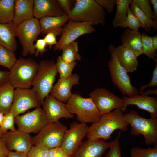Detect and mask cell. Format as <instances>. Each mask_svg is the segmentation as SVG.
<instances>
[{
  "label": "cell",
  "instance_id": "9a60e30c",
  "mask_svg": "<svg viewBox=\"0 0 157 157\" xmlns=\"http://www.w3.org/2000/svg\"><path fill=\"white\" fill-rule=\"evenodd\" d=\"M1 137L9 151L26 154L33 145L29 134L18 130L7 131Z\"/></svg>",
  "mask_w": 157,
  "mask_h": 157
},
{
  "label": "cell",
  "instance_id": "5b68a950",
  "mask_svg": "<svg viewBox=\"0 0 157 157\" xmlns=\"http://www.w3.org/2000/svg\"><path fill=\"white\" fill-rule=\"evenodd\" d=\"M111 54L108 66L112 81L122 92L123 96L131 97L139 94V91L131 84L128 72L119 63L116 53V47L113 45L109 46Z\"/></svg>",
  "mask_w": 157,
  "mask_h": 157
},
{
  "label": "cell",
  "instance_id": "8992f818",
  "mask_svg": "<svg viewBox=\"0 0 157 157\" xmlns=\"http://www.w3.org/2000/svg\"><path fill=\"white\" fill-rule=\"evenodd\" d=\"M69 111L77 115L80 122L86 124L98 121L101 115L90 97L84 98L77 93L72 95L65 104Z\"/></svg>",
  "mask_w": 157,
  "mask_h": 157
},
{
  "label": "cell",
  "instance_id": "9c48e42d",
  "mask_svg": "<svg viewBox=\"0 0 157 157\" xmlns=\"http://www.w3.org/2000/svg\"><path fill=\"white\" fill-rule=\"evenodd\" d=\"M67 129L59 121L48 124L36 135L31 137L33 145H41L49 149L61 146Z\"/></svg>",
  "mask_w": 157,
  "mask_h": 157
},
{
  "label": "cell",
  "instance_id": "8fae6325",
  "mask_svg": "<svg viewBox=\"0 0 157 157\" xmlns=\"http://www.w3.org/2000/svg\"><path fill=\"white\" fill-rule=\"evenodd\" d=\"M89 96L101 115L116 109L120 110L123 112L126 110L123 99L106 88H97L90 92Z\"/></svg>",
  "mask_w": 157,
  "mask_h": 157
},
{
  "label": "cell",
  "instance_id": "681fc988",
  "mask_svg": "<svg viewBox=\"0 0 157 157\" xmlns=\"http://www.w3.org/2000/svg\"><path fill=\"white\" fill-rule=\"evenodd\" d=\"M7 157H27L26 154L15 151H9Z\"/></svg>",
  "mask_w": 157,
  "mask_h": 157
},
{
  "label": "cell",
  "instance_id": "f546056e",
  "mask_svg": "<svg viewBox=\"0 0 157 157\" xmlns=\"http://www.w3.org/2000/svg\"><path fill=\"white\" fill-rule=\"evenodd\" d=\"M62 50V53L61 56L66 62L72 63L81 60L77 42L74 41L64 47Z\"/></svg>",
  "mask_w": 157,
  "mask_h": 157
},
{
  "label": "cell",
  "instance_id": "f35d334b",
  "mask_svg": "<svg viewBox=\"0 0 157 157\" xmlns=\"http://www.w3.org/2000/svg\"><path fill=\"white\" fill-rule=\"evenodd\" d=\"M132 2L136 4L148 17L153 19V11L149 0H132Z\"/></svg>",
  "mask_w": 157,
  "mask_h": 157
},
{
  "label": "cell",
  "instance_id": "d6986e66",
  "mask_svg": "<svg viewBox=\"0 0 157 157\" xmlns=\"http://www.w3.org/2000/svg\"><path fill=\"white\" fill-rule=\"evenodd\" d=\"M125 108L129 105H135L139 108L147 111L151 118L157 119V97L139 94L132 97L123 96Z\"/></svg>",
  "mask_w": 157,
  "mask_h": 157
},
{
  "label": "cell",
  "instance_id": "b9f144b4",
  "mask_svg": "<svg viewBox=\"0 0 157 157\" xmlns=\"http://www.w3.org/2000/svg\"><path fill=\"white\" fill-rule=\"evenodd\" d=\"M155 68L153 71L152 77L151 80L147 84L141 86L139 90L140 93L143 92L145 88L150 87H157V60L156 62Z\"/></svg>",
  "mask_w": 157,
  "mask_h": 157
},
{
  "label": "cell",
  "instance_id": "4dcf8cb0",
  "mask_svg": "<svg viewBox=\"0 0 157 157\" xmlns=\"http://www.w3.org/2000/svg\"><path fill=\"white\" fill-rule=\"evenodd\" d=\"M17 60L14 52L0 44V65L10 71Z\"/></svg>",
  "mask_w": 157,
  "mask_h": 157
},
{
  "label": "cell",
  "instance_id": "ffe728a7",
  "mask_svg": "<svg viewBox=\"0 0 157 157\" xmlns=\"http://www.w3.org/2000/svg\"><path fill=\"white\" fill-rule=\"evenodd\" d=\"M65 15L57 0H34V18L39 20L47 17H58Z\"/></svg>",
  "mask_w": 157,
  "mask_h": 157
},
{
  "label": "cell",
  "instance_id": "484cf974",
  "mask_svg": "<svg viewBox=\"0 0 157 157\" xmlns=\"http://www.w3.org/2000/svg\"><path fill=\"white\" fill-rule=\"evenodd\" d=\"M15 88L8 81L0 85V112L10 111L14 97Z\"/></svg>",
  "mask_w": 157,
  "mask_h": 157
},
{
  "label": "cell",
  "instance_id": "d4e9b609",
  "mask_svg": "<svg viewBox=\"0 0 157 157\" xmlns=\"http://www.w3.org/2000/svg\"><path fill=\"white\" fill-rule=\"evenodd\" d=\"M117 58L121 65L128 72H133L137 69L138 57L131 50L120 45L116 47Z\"/></svg>",
  "mask_w": 157,
  "mask_h": 157
},
{
  "label": "cell",
  "instance_id": "f6af8a7d",
  "mask_svg": "<svg viewBox=\"0 0 157 157\" xmlns=\"http://www.w3.org/2000/svg\"><path fill=\"white\" fill-rule=\"evenodd\" d=\"M56 36L55 34L51 32L48 33L45 35L44 39L47 46L49 47V49H51L53 46H55L57 44Z\"/></svg>",
  "mask_w": 157,
  "mask_h": 157
},
{
  "label": "cell",
  "instance_id": "f5cc1de1",
  "mask_svg": "<svg viewBox=\"0 0 157 157\" xmlns=\"http://www.w3.org/2000/svg\"><path fill=\"white\" fill-rule=\"evenodd\" d=\"M4 114L3 113L0 112V126L1 125L3 122L4 117Z\"/></svg>",
  "mask_w": 157,
  "mask_h": 157
},
{
  "label": "cell",
  "instance_id": "f1b7e54d",
  "mask_svg": "<svg viewBox=\"0 0 157 157\" xmlns=\"http://www.w3.org/2000/svg\"><path fill=\"white\" fill-rule=\"evenodd\" d=\"M15 0H0V23L13 22Z\"/></svg>",
  "mask_w": 157,
  "mask_h": 157
},
{
  "label": "cell",
  "instance_id": "44dd1931",
  "mask_svg": "<svg viewBox=\"0 0 157 157\" xmlns=\"http://www.w3.org/2000/svg\"><path fill=\"white\" fill-rule=\"evenodd\" d=\"M34 0H15L13 22L17 27L33 18Z\"/></svg>",
  "mask_w": 157,
  "mask_h": 157
},
{
  "label": "cell",
  "instance_id": "74e56055",
  "mask_svg": "<svg viewBox=\"0 0 157 157\" xmlns=\"http://www.w3.org/2000/svg\"><path fill=\"white\" fill-rule=\"evenodd\" d=\"M120 132L116 139L110 142L108 149L109 150L106 155V157H122L119 139Z\"/></svg>",
  "mask_w": 157,
  "mask_h": 157
},
{
  "label": "cell",
  "instance_id": "3957f363",
  "mask_svg": "<svg viewBox=\"0 0 157 157\" xmlns=\"http://www.w3.org/2000/svg\"><path fill=\"white\" fill-rule=\"evenodd\" d=\"M68 15L69 19L77 22L91 23L92 26L104 24L106 13L95 0H76Z\"/></svg>",
  "mask_w": 157,
  "mask_h": 157
},
{
  "label": "cell",
  "instance_id": "4316f807",
  "mask_svg": "<svg viewBox=\"0 0 157 157\" xmlns=\"http://www.w3.org/2000/svg\"><path fill=\"white\" fill-rule=\"evenodd\" d=\"M130 5L129 9L139 20L143 28L148 32L152 28L155 30L157 29V21L148 17L132 1Z\"/></svg>",
  "mask_w": 157,
  "mask_h": 157
},
{
  "label": "cell",
  "instance_id": "2e32d148",
  "mask_svg": "<svg viewBox=\"0 0 157 157\" xmlns=\"http://www.w3.org/2000/svg\"><path fill=\"white\" fill-rule=\"evenodd\" d=\"M48 122L51 124L62 118L72 119L74 115L70 113L65 104L49 94L44 99L42 105Z\"/></svg>",
  "mask_w": 157,
  "mask_h": 157
},
{
  "label": "cell",
  "instance_id": "ab89813d",
  "mask_svg": "<svg viewBox=\"0 0 157 157\" xmlns=\"http://www.w3.org/2000/svg\"><path fill=\"white\" fill-rule=\"evenodd\" d=\"M46 46L47 45L44 38L37 39L34 45L35 50V56L37 57L39 53L42 55L47 51L48 49L46 48Z\"/></svg>",
  "mask_w": 157,
  "mask_h": 157
},
{
  "label": "cell",
  "instance_id": "4fadbf2b",
  "mask_svg": "<svg viewBox=\"0 0 157 157\" xmlns=\"http://www.w3.org/2000/svg\"><path fill=\"white\" fill-rule=\"evenodd\" d=\"M41 105L37 94L32 89L15 88L13 103L10 111L15 117Z\"/></svg>",
  "mask_w": 157,
  "mask_h": 157
},
{
  "label": "cell",
  "instance_id": "7bdbcfd3",
  "mask_svg": "<svg viewBox=\"0 0 157 157\" xmlns=\"http://www.w3.org/2000/svg\"><path fill=\"white\" fill-rule=\"evenodd\" d=\"M57 1L65 15H68L72 9V1L70 0H57Z\"/></svg>",
  "mask_w": 157,
  "mask_h": 157
},
{
  "label": "cell",
  "instance_id": "6da1fadb",
  "mask_svg": "<svg viewBox=\"0 0 157 157\" xmlns=\"http://www.w3.org/2000/svg\"><path fill=\"white\" fill-rule=\"evenodd\" d=\"M129 124L125 119L123 112L115 109L102 115L99 119L89 127L86 135L87 139H102L109 140L114 131L120 130L125 132Z\"/></svg>",
  "mask_w": 157,
  "mask_h": 157
},
{
  "label": "cell",
  "instance_id": "7402d4cb",
  "mask_svg": "<svg viewBox=\"0 0 157 157\" xmlns=\"http://www.w3.org/2000/svg\"><path fill=\"white\" fill-rule=\"evenodd\" d=\"M67 15H64L58 17H47L39 20L41 33L45 35L52 32L57 36L61 35L62 28L69 19Z\"/></svg>",
  "mask_w": 157,
  "mask_h": 157
},
{
  "label": "cell",
  "instance_id": "8d00e7d4",
  "mask_svg": "<svg viewBox=\"0 0 157 157\" xmlns=\"http://www.w3.org/2000/svg\"><path fill=\"white\" fill-rule=\"evenodd\" d=\"M49 149L41 145H33L26 154L27 157H48Z\"/></svg>",
  "mask_w": 157,
  "mask_h": 157
},
{
  "label": "cell",
  "instance_id": "ee69618b",
  "mask_svg": "<svg viewBox=\"0 0 157 157\" xmlns=\"http://www.w3.org/2000/svg\"><path fill=\"white\" fill-rule=\"evenodd\" d=\"M67 156L61 146L49 149L48 157H66Z\"/></svg>",
  "mask_w": 157,
  "mask_h": 157
},
{
  "label": "cell",
  "instance_id": "d590c367",
  "mask_svg": "<svg viewBox=\"0 0 157 157\" xmlns=\"http://www.w3.org/2000/svg\"><path fill=\"white\" fill-rule=\"evenodd\" d=\"M15 118V117L10 111L4 115L3 122L0 126V137L8 130L14 131L16 130L14 126Z\"/></svg>",
  "mask_w": 157,
  "mask_h": 157
},
{
  "label": "cell",
  "instance_id": "60d3db41",
  "mask_svg": "<svg viewBox=\"0 0 157 157\" xmlns=\"http://www.w3.org/2000/svg\"><path fill=\"white\" fill-rule=\"evenodd\" d=\"M96 2L102 8L106 9L108 13H112L116 5V0H95Z\"/></svg>",
  "mask_w": 157,
  "mask_h": 157
},
{
  "label": "cell",
  "instance_id": "7a4b0ae2",
  "mask_svg": "<svg viewBox=\"0 0 157 157\" xmlns=\"http://www.w3.org/2000/svg\"><path fill=\"white\" fill-rule=\"evenodd\" d=\"M58 73L53 60L43 59L38 64L32 86L41 106L46 97L50 94Z\"/></svg>",
  "mask_w": 157,
  "mask_h": 157
},
{
  "label": "cell",
  "instance_id": "db71d44e",
  "mask_svg": "<svg viewBox=\"0 0 157 157\" xmlns=\"http://www.w3.org/2000/svg\"><path fill=\"white\" fill-rule=\"evenodd\" d=\"M66 157H71V156H67Z\"/></svg>",
  "mask_w": 157,
  "mask_h": 157
},
{
  "label": "cell",
  "instance_id": "30bf717a",
  "mask_svg": "<svg viewBox=\"0 0 157 157\" xmlns=\"http://www.w3.org/2000/svg\"><path fill=\"white\" fill-rule=\"evenodd\" d=\"M18 130L27 133L38 134L48 124L45 113L40 107L15 117Z\"/></svg>",
  "mask_w": 157,
  "mask_h": 157
},
{
  "label": "cell",
  "instance_id": "52a82bcc",
  "mask_svg": "<svg viewBox=\"0 0 157 157\" xmlns=\"http://www.w3.org/2000/svg\"><path fill=\"white\" fill-rule=\"evenodd\" d=\"M38 66L31 58H19L10 71L9 81L15 88H30Z\"/></svg>",
  "mask_w": 157,
  "mask_h": 157
},
{
  "label": "cell",
  "instance_id": "7c38bea8",
  "mask_svg": "<svg viewBox=\"0 0 157 157\" xmlns=\"http://www.w3.org/2000/svg\"><path fill=\"white\" fill-rule=\"evenodd\" d=\"M90 23L77 22L69 19L63 27L61 36L54 46V51H61L67 45L75 41L81 36L90 34L95 31Z\"/></svg>",
  "mask_w": 157,
  "mask_h": 157
},
{
  "label": "cell",
  "instance_id": "83f0119b",
  "mask_svg": "<svg viewBox=\"0 0 157 157\" xmlns=\"http://www.w3.org/2000/svg\"><path fill=\"white\" fill-rule=\"evenodd\" d=\"M132 0H116V10L112 24L114 28H117L126 19L129 6Z\"/></svg>",
  "mask_w": 157,
  "mask_h": 157
},
{
  "label": "cell",
  "instance_id": "603a6c76",
  "mask_svg": "<svg viewBox=\"0 0 157 157\" xmlns=\"http://www.w3.org/2000/svg\"><path fill=\"white\" fill-rule=\"evenodd\" d=\"M122 45L132 51L138 57L143 54L141 34L129 28L121 36Z\"/></svg>",
  "mask_w": 157,
  "mask_h": 157
},
{
  "label": "cell",
  "instance_id": "5bb4252c",
  "mask_svg": "<svg viewBox=\"0 0 157 157\" xmlns=\"http://www.w3.org/2000/svg\"><path fill=\"white\" fill-rule=\"evenodd\" d=\"M89 127L86 124L74 122L70 124L65 134L61 147L65 153L71 156L76 151L86 136Z\"/></svg>",
  "mask_w": 157,
  "mask_h": 157
},
{
  "label": "cell",
  "instance_id": "e575fe53",
  "mask_svg": "<svg viewBox=\"0 0 157 157\" xmlns=\"http://www.w3.org/2000/svg\"><path fill=\"white\" fill-rule=\"evenodd\" d=\"M120 26L123 28L126 27L133 30L138 31V28H142V26L137 17L128 8L127 17L120 24Z\"/></svg>",
  "mask_w": 157,
  "mask_h": 157
},
{
  "label": "cell",
  "instance_id": "e0dca14e",
  "mask_svg": "<svg viewBox=\"0 0 157 157\" xmlns=\"http://www.w3.org/2000/svg\"><path fill=\"white\" fill-rule=\"evenodd\" d=\"M110 142L98 139L82 142L71 157H102L109 148Z\"/></svg>",
  "mask_w": 157,
  "mask_h": 157
},
{
  "label": "cell",
  "instance_id": "277c9868",
  "mask_svg": "<svg viewBox=\"0 0 157 157\" xmlns=\"http://www.w3.org/2000/svg\"><path fill=\"white\" fill-rule=\"evenodd\" d=\"M125 119L130 125V133L137 136L140 134L144 138L145 144L157 146V119H147L140 117L135 110L124 114Z\"/></svg>",
  "mask_w": 157,
  "mask_h": 157
},
{
  "label": "cell",
  "instance_id": "836d02e7",
  "mask_svg": "<svg viewBox=\"0 0 157 157\" xmlns=\"http://www.w3.org/2000/svg\"><path fill=\"white\" fill-rule=\"evenodd\" d=\"M130 154V157H157V146L147 148L134 147L131 149Z\"/></svg>",
  "mask_w": 157,
  "mask_h": 157
},
{
  "label": "cell",
  "instance_id": "f907efd6",
  "mask_svg": "<svg viewBox=\"0 0 157 157\" xmlns=\"http://www.w3.org/2000/svg\"><path fill=\"white\" fill-rule=\"evenodd\" d=\"M139 94H143L145 95H148V94H157V90L156 89L154 90H148L145 92H142L140 93Z\"/></svg>",
  "mask_w": 157,
  "mask_h": 157
},
{
  "label": "cell",
  "instance_id": "d6a6232c",
  "mask_svg": "<svg viewBox=\"0 0 157 157\" xmlns=\"http://www.w3.org/2000/svg\"><path fill=\"white\" fill-rule=\"evenodd\" d=\"M141 38L143 54L156 62L157 60V52L153 45L152 37L144 32L141 34Z\"/></svg>",
  "mask_w": 157,
  "mask_h": 157
},
{
  "label": "cell",
  "instance_id": "816d5d0a",
  "mask_svg": "<svg viewBox=\"0 0 157 157\" xmlns=\"http://www.w3.org/2000/svg\"><path fill=\"white\" fill-rule=\"evenodd\" d=\"M152 43L154 48L157 50V35L152 37Z\"/></svg>",
  "mask_w": 157,
  "mask_h": 157
},
{
  "label": "cell",
  "instance_id": "7dc6e473",
  "mask_svg": "<svg viewBox=\"0 0 157 157\" xmlns=\"http://www.w3.org/2000/svg\"><path fill=\"white\" fill-rule=\"evenodd\" d=\"M10 71L0 70V85L8 81Z\"/></svg>",
  "mask_w": 157,
  "mask_h": 157
},
{
  "label": "cell",
  "instance_id": "ba28073f",
  "mask_svg": "<svg viewBox=\"0 0 157 157\" xmlns=\"http://www.w3.org/2000/svg\"><path fill=\"white\" fill-rule=\"evenodd\" d=\"M41 33L39 20L35 18L25 21L17 28L16 36L22 47L21 54L23 57L29 54L35 55L34 42Z\"/></svg>",
  "mask_w": 157,
  "mask_h": 157
},
{
  "label": "cell",
  "instance_id": "ac0fdd59",
  "mask_svg": "<svg viewBox=\"0 0 157 157\" xmlns=\"http://www.w3.org/2000/svg\"><path fill=\"white\" fill-rule=\"evenodd\" d=\"M79 76L77 73L72 74L65 78H59L53 85L50 94L58 101L66 104L72 95V87L79 84Z\"/></svg>",
  "mask_w": 157,
  "mask_h": 157
},
{
  "label": "cell",
  "instance_id": "1f68e13d",
  "mask_svg": "<svg viewBox=\"0 0 157 157\" xmlns=\"http://www.w3.org/2000/svg\"><path fill=\"white\" fill-rule=\"evenodd\" d=\"M76 63V62L67 63L63 60L61 56H58L56 62V65L58 73L60 75V78H65L71 75Z\"/></svg>",
  "mask_w": 157,
  "mask_h": 157
},
{
  "label": "cell",
  "instance_id": "bcb514c9",
  "mask_svg": "<svg viewBox=\"0 0 157 157\" xmlns=\"http://www.w3.org/2000/svg\"><path fill=\"white\" fill-rule=\"evenodd\" d=\"M9 151L3 140L0 137V157H7Z\"/></svg>",
  "mask_w": 157,
  "mask_h": 157
},
{
  "label": "cell",
  "instance_id": "c3c4849f",
  "mask_svg": "<svg viewBox=\"0 0 157 157\" xmlns=\"http://www.w3.org/2000/svg\"><path fill=\"white\" fill-rule=\"evenodd\" d=\"M150 3L152 4L154 8L153 11V19L157 21V0H150Z\"/></svg>",
  "mask_w": 157,
  "mask_h": 157
},
{
  "label": "cell",
  "instance_id": "cb8c5ba5",
  "mask_svg": "<svg viewBox=\"0 0 157 157\" xmlns=\"http://www.w3.org/2000/svg\"><path fill=\"white\" fill-rule=\"evenodd\" d=\"M17 28L13 22L0 23V44L14 52L17 48L15 39Z\"/></svg>",
  "mask_w": 157,
  "mask_h": 157
}]
</instances>
